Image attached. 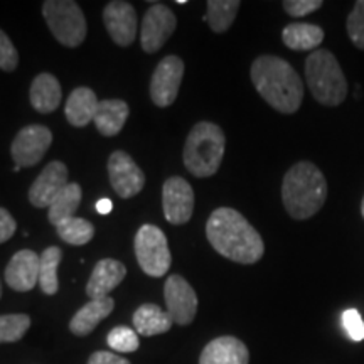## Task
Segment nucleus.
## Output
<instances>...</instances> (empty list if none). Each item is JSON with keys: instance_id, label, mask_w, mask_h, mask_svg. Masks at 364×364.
Returning a JSON list of instances; mask_svg holds the SVG:
<instances>
[{"instance_id": "423d86ee", "label": "nucleus", "mask_w": 364, "mask_h": 364, "mask_svg": "<svg viewBox=\"0 0 364 364\" xmlns=\"http://www.w3.org/2000/svg\"><path fill=\"white\" fill-rule=\"evenodd\" d=\"M43 16L51 33L66 48H76L86 38V19L80 6L73 0H46Z\"/></svg>"}, {"instance_id": "c756f323", "label": "nucleus", "mask_w": 364, "mask_h": 364, "mask_svg": "<svg viewBox=\"0 0 364 364\" xmlns=\"http://www.w3.org/2000/svg\"><path fill=\"white\" fill-rule=\"evenodd\" d=\"M107 343L117 353H134L139 349V334L127 326H118L107 336Z\"/></svg>"}, {"instance_id": "7ed1b4c3", "label": "nucleus", "mask_w": 364, "mask_h": 364, "mask_svg": "<svg viewBox=\"0 0 364 364\" xmlns=\"http://www.w3.org/2000/svg\"><path fill=\"white\" fill-rule=\"evenodd\" d=\"M327 199V181L316 164L300 161L287 171L282 201L290 218L304 221L317 215Z\"/></svg>"}, {"instance_id": "6e6552de", "label": "nucleus", "mask_w": 364, "mask_h": 364, "mask_svg": "<svg viewBox=\"0 0 364 364\" xmlns=\"http://www.w3.org/2000/svg\"><path fill=\"white\" fill-rule=\"evenodd\" d=\"M53 144V134L44 125H27L14 136L11 154L16 166L33 167L43 161Z\"/></svg>"}, {"instance_id": "2f4dec72", "label": "nucleus", "mask_w": 364, "mask_h": 364, "mask_svg": "<svg viewBox=\"0 0 364 364\" xmlns=\"http://www.w3.org/2000/svg\"><path fill=\"white\" fill-rule=\"evenodd\" d=\"M19 65V54L9 36L0 29V70L11 73Z\"/></svg>"}, {"instance_id": "72a5a7b5", "label": "nucleus", "mask_w": 364, "mask_h": 364, "mask_svg": "<svg viewBox=\"0 0 364 364\" xmlns=\"http://www.w3.org/2000/svg\"><path fill=\"white\" fill-rule=\"evenodd\" d=\"M282 6L289 16L306 17L309 14L318 11L324 4H322V0H285Z\"/></svg>"}, {"instance_id": "412c9836", "label": "nucleus", "mask_w": 364, "mask_h": 364, "mask_svg": "<svg viewBox=\"0 0 364 364\" xmlns=\"http://www.w3.org/2000/svg\"><path fill=\"white\" fill-rule=\"evenodd\" d=\"M98 105L100 102L95 91L86 88V86H80V88L73 90L70 97H68L65 115L73 127H80L81 129V127H86L90 122H93Z\"/></svg>"}, {"instance_id": "0eeeda50", "label": "nucleus", "mask_w": 364, "mask_h": 364, "mask_svg": "<svg viewBox=\"0 0 364 364\" xmlns=\"http://www.w3.org/2000/svg\"><path fill=\"white\" fill-rule=\"evenodd\" d=\"M135 257L149 277H164L172 265L169 243L161 228L144 225L135 235Z\"/></svg>"}, {"instance_id": "dca6fc26", "label": "nucleus", "mask_w": 364, "mask_h": 364, "mask_svg": "<svg viewBox=\"0 0 364 364\" xmlns=\"http://www.w3.org/2000/svg\"><path fill=\"white\" fill-rule=\"evenodd\" d=\"M6 282L16 292H29L39 284V257L33 250L17 252L6 267Z\"/></svg>"}, {"instance_id": "ddd939ff", "label": "nucleus", "mask_w": 364, "mask_h": 364, "mask_svg": "<svg viewBox=\"0 0 364 364\" xmlns=\"http://www.w3.org/2000/svg\"><path fill=\"white\" fill-rule=\"evenodd\" d=\"M108 176H110L112 188L124 199L134 198L145 186L142 169L124 150H115L108 159Z\"/></svg>"}, {"instance_id": "bb28decb", "label": "nucleus", "mask_w": 364, "mask_h": 364, "mask_svg": "<svg viewBox=\"0 0 364 364\" xmlns=\"http://www.w3.org/2000/svg\"><path fill=\"white\" fill-rule=\"evenodd\" d=\"M63 260L59 247L46 248L39 257V285L46 295H54L59 289L58 267Z\"/></svg>"}, {"instance_id": "c85d7f7f", "label": "nucleus", "mask_w": 364, "mask_h": 364, "mask_svg": "<svg viewBox=\"0 0 364 364\" xmlns=\"http://www.w3.org/2000/svg\"><path fill=\"white\" fill-rule=\"evenodd\" d=\"M31 327V317L27 314H7L0 316V344L17 343L26 336Z\"/></svg>"}, {"instance_id": "f704fd0d", "label": "nucleus", "mask_w": 364, "mask_h": 364, "mask_svg": "<svg viewBox=\"0 0 364 364\" xmlns=\"http://www.w3.org/2000/svg\"><path fill=\"white\" fill-rule=\"evenodd\" d=\"M17 230V223L7 209L0 208V245L6 243L14 236Z\"/></svg>"}, {"instance_id": "9d476101", "label": "nucleus", "mask_w": 364, "mask_h": 364, "mask_svg": "<svg viewBox=\"0 0 364 364\" xmlns=\"http://www.w3.org/2000/svg\"><path fill=\"white\" fill-rule=\"evenodd\" d=\"M176 26V14L171 11V7L164 4H152V7L145 12L142 31H140V43L144 51L149 54L157 53L169 41Z\"/></svg>"}, {"instance_id": "c9c22d12", "label": "nucleus", "mask_w": 364, "mask_h": 364, "mask_svg": "<svg viewBox=\"0 0 364 364\" xmlns=\"http://www.w3.org/2000/svg\"><path fill=\"white\" fill-rule=\"evenodd\" d=\"M88 364H130V361L129 359L118 356L115 353L97 351L91 354L88 359Z\"/></svg>"}, {"instance_id": "f257e3e1", "label": "nucleus", "mask_w": 364, "mask_h": 364, "mask_svg": "<svg viewBox=\"0 0 364 364\" xmlns=\"http://www.w3.org/2000/svg\"><path fill=\"white\" fill-rule=\"evenodd\" d=\"M206 236L221 257L241 265H253L265 253L260 233L236 209H215L206 223Z\"/></svg>"}, {"instance_id": "473e14b6", "label": "nucleus", "mask_w": 364, "mask_h": 364, "mask_svg": "<svg viewBox=\"0 0 364 364\" xmlns=\"http://www.w3.org/2000/svg\"><path fill=\"white\" fill-rule=\"evenodd\" d=\"M343 327L354 343L364 339V321L356 309H348L343 314Z\"/></svg>"}, {"instance_id": "f8f14e48", "label": "nucleus", "mask_w": 364, "mask_h": 364, "mask_svg": "<svg viewBox=\"0 0 364 364\" xmlns=\"http://www.w3.org/2000/svg\"><path fill=\"white\" fill-rule=\"evenodd\" d=\"M164 216L171 225H184L193 218L194 191L182 177H169L162 188Z\"/></svg>"}, {"instance_id": "5701e85b", "label": "nucleus", "mask_w": 364, "mask_h": 364, "mask_svg": "<svg viewBox=\"0 0 364 364\" xmlns=\"http://www.w3.org/2000/svg\"><path fill=\"white\" fill-rule=\"evenodd\" d=\"M130 108L124 100H103L98 105L93 122L98 132L105 136H115L124 129Z\"/></svg>"}, {"instance_id": "58836bf2", "label": "nucleus", "mask_w": 364, "mask_h": 364, "mask_svg": "<svg viewBox=\"0 0 364 364\" xmlns=\"http://www.w3.org/2000/svg\"><path fill=\"white\" fill-rule=\"evenodd\" d=\"M0 297H2V282H0Z\"/></svg>"}, {"instance_id": "cd10ccee", "label": "nucleus", "mask_w": 364, "mask_h": 364, "mask_svg": "<svg viewBox=\"0 0 364 364\" xmlns=\"http://www.w3.org/2000/svg\"><path fill=\"white\" fill-rule=\"evenodd\" d=\"M58 236L66 243L75 245V247H81V245L90 243L93 240L95 228L90 221L83 220V218L73 216L70 220H65L61 225L56 226Z\"/></svg>"}, {"instance_id": "1a4fd4ad", "label": "nucleus", "mask_w": 364, "mask_h": 364, "mask_svg": "<svg viewBox=\"0 0 364 364\" xmlns=\"http://www.w3.org/2000/svg\"><path fill=\"white\" fill-rule=\"evenodd\" d=\"M182 78H184V61L179 56L164 58L150 80L152 102L161 108L171 107L179 93Z\"/></svg>"}, {"instance_id": "b1692460", "label": "nucleus", "mask_w": 364, "mask_h": 364, "mask_svg": "<svg viewBox=\"0 0 364 364\" xmlns=\"http://www.w3.org/2000/svg\"><path fill=\"white\" fill-rule=\"evenodd\" d=\"M172 324L174 321H172L171 314L162 311L156 304H144L134 314L135 332L145 338L164 334V332L171 331Z\"/></svg>"}, {"instance_id": "f3484780", "label": "nucleus", "mask_w": 364, "mask_h": 364, "mask_svg": "<svg viewBox=\"0 0 364 364\" xmlns=\"http://www.w3.org/2000/svg\"><path fill=\"white\" fill-rule=\"evenodd\" d=\"M125 275L127 268L124 263L112 260V258L100 260L91 272L88 284H86V294H88L90 300L110 297L108 294L122 284Z\"/></svg>"}, {"instance_id": "aec40b11", "label": "nucleus", "mask_w": 364, "mask_h": 364, "mask_svg": "<svg viewBox=\"0 0 364 364\" xmlns=\"http://www.w3.org/2000/svg\"><path fill=\"white\" fill-rule=\"evenodd\" d=\"M31 105L39 113H53L61 103L63 90L58 78L49 73H41L31 85Z\"/></svg>"}, {"instance_id": "4c0bfd02", "label": "nucleus", "mask_w": 364, "mask_h": 364, "mask_svg": "<svg viewBox=\"0 0 364 364\" xmlns=\"http://www.w3.org/2000/svg\"><path fill=\"white\" fill-rule=\"evenodd\" d=\"M361 215L364 218V196H363V201H361Z\"/></svg>"}, {"instance_id": "a211bd4d", "label": "nucleus", "mask_w": 364, "mask_h": 364, "mask_svg": "<svg viewBox=\"0 0 364 364\" xmlns=\"http://www.w3.org/2000/svg\"><path fill=\"white\" fill-rule=\"evenodd\" d=\"M250 351L243 341L233 336L213 339L203 349L199 364H248Z\"/></svg>"}, {"instance_id": "a878e982", "label": "nucleus", "mask_w": 364, "mask_h": 364, "mask_svg": "<svg viewBox=\"0 0 364 364\" xmlns=\"http://www.w3.org/2000/svg\"><path fill=\"white\" fill-rule=\"evenodd\" d=\"M206 7L208 14L204 17V21H208L209 27L216 34H223L233 26L241 4L238 0H209Z\"/></svg>"}, {"instance_id": "39448f33", "label": "nucleus", "mask_w": 364, "mask_h": 364, "mask_svg": "<svg viewBox=\"0 0 364 364\" xmlns=\"http://www.w3.org/2000/svg\"><path fill=\"white\" fill-rule=\"evenodd\" d=\"M306 81L312 97L324 107H339L348 97V80L329 49H317L306 59Z\"/></svg>"}, {"instance_id": "e433bc0d", "label": "nucleus", "mask_w": 364, "mask_h": 364, "mask_svg": "<svg viewBox=\"0 0 364 364\" xmlns=\"http://www.w3.org/2000/svg\"><path fill=\"white\" fill-rule=\"evenodd\" d=\"M95 209H97L98 215H110L112 209H113V203H112L108 198L98 199L97 206H95Z\"/></svg>"}, {"instance_id": "4be33fe9", "label": "nucleus", "mask_w": 364, "mask_h": 364, "mask_svg": "<svg viewBox=\"0 0 364 364\" xmlns=\"http://www.w3.org/2000/svg\"><path fill=\"white\" fill-rule=\"evenodd\" d=\"M326 34L321 26L307 22H292L282 31V41L292 51H317Z\"/></svg>"}, {"instance_id": "20e7f679", "label": "nucleus", "mask_w": 364, "mask_h": 364, "mask_svg": "<svg viewBox=\"0 0 364 364\" xmlns=\"http://www.w3.org/2000/svg\"><path fill=\"white\" fill-rule=\"evenodd\" d=\"M226 150V136L221 127L211 122H199L186 140L184 166L196 177H211L220 169Z\"/></svg>"}, {"instance_id": "393cba45", "label": "nucleus", "mask_w": 364, "mask_h": 364, "mask_svg": "<svg viewBox=\"0 0 364 364\" xmlns=\"http://www.w3.org/2000/svg\"><path fill=\"white\" fill-rule=\"evenodd\" d=\"M81 203V188L76 182H70L65 189L59 193L54 201L49 206L48 220L51 225L59 226L65 220L75 216L76 209L80 208Z\"/></svg>"}, {"instance_id": "4468645a", "label": "nucleus", "mask_w": 364, "mask_h": 364, "mask_svg": "<svg viewBox=\"0 0 364 364\" xmlns=\"http://www.w3.org/2000/svg\"><path fill=\"white\" fill-rule=\"evenodd\" d=\"M103 22L113 43L127 48L136 36V12L132 4L124 0L108 2L103 11Z\"/></svg>"}, {"instance_id": "7c9ffc66", "label": "nucleus", "mask_w": 364, "mask_h": 364, "mask_svg": "<svg viewBox=\"0 0 364 364\" xmlns=\"http://www.w3.org/2000/svg\"><path fill=\"white\" fill-rule=\"evenodd\" d=\"M346 29H348L351 43L364 51V0L354 2L353 11L346 21Z\"/></svg>"}, {"instance_id": "9b49d317", "label": "nucleus", "mask_w": 364, "mask_h": 364, "mask_svg": "<svg viewBox=\"0 0 364 364\" xmlns=\"http://www.w3.org/2000/svg\"><path fill=\"white\" fill-rule=\"evenodd\" d=\"M167 312L179 326H188L198 314V295L184 277L171 275L164 285Z\"/></svg>"}, {"instance_id": "2eb2a0df", "label": "nucleus", "mask_w": 364, "mask_h": 364, "mask_svg": "<svg viewBox=\"0 0 364 364\" xmlns=\"http://www.w3.org/2000/svg\"><path fill=\"white\" fill-rule=\"evenodd\" d=\"M68 182V167L61 161H53L44 167L29 189V201L36 208H49L54 198L61 193Z\"/></svg>"}, {"instance_id": "6ab92c4d", "label": "nucleus", "mask_w": 364, "mask_h": 364, "mask_svg": "<svg viewBox=\"0 0 364 364\" xmlns=\"http://www.w3.org/2000/svg\"><path fill=\"white\" fill-rule=\"evenodd\" d=\"M113 307H115V300L112 297L90 300V302L81 307L80 311L75 314V317L71 318L70 331L75 336L85 338V336H88L95 331V327H97L103 318L110 316Z\"/></svg>"}, {"instance_id": "f03ea898", "label": "nucleus", "mask_w": 364, "mask_h": 364, "mask_svg": "<svg viewBox=\"0 0 364 364\" xmlns=\"http://www.w3.org/2000/svg\"><path fill=\"white\" fill-rule=\"evenodd\" d=\"M250 78L260 97L284 115H292L304 102V81L292 65L279 56L257 58Z\"/></svg>"}]
</instances>
